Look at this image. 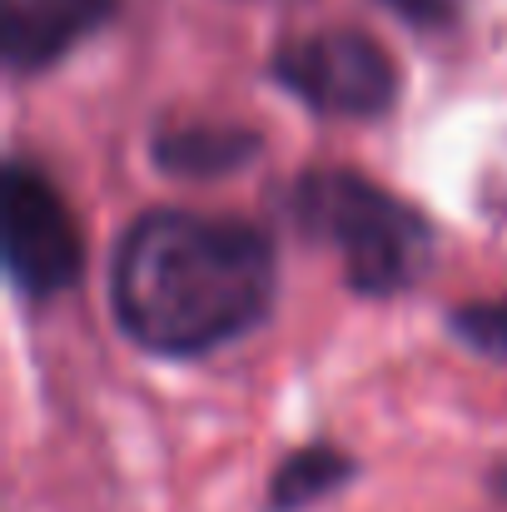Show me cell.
Instances as JSON below:
<instances>
[{"instance_id":"cell-1","label":"cell","mask_w":507,"mask_h":512,"mask_svg":"<svg viewBox=\"0 0 507 512\" xmlns=\"http://www.w3.org/2000/svg\"><path fill=\"white\" fill-rule=\"evenodd\" d=\"M115 319L155 353H209L254 329L274 299V249L259 229L155 209L115 254Z\"/></svg>"},{"instance_id":"cell-2","label":"cell","mask_w":507,"mask_h":512,"mask_svg":"<svg viewBox=\"0 0 507 512\" xmlns=\"http://www.w3.org/2000/svg\"><path fill=\"white\" fill-rule=\"evenodd\" d=\"M294 209L299 224L343 259L358 294L408 289L433 254L428 219L353 170H309L299 179Z\"/></svg>"},{"instance_id":"cell-3","label":"cell","mask_w":507,"mask_h":512,"mask_svg":"<svg viewBox=\"0 0 507 512\" xmlns=\"http://www.w3.org/2000/svg\"><path fill=\"white\" fill-rule=\"evenodd\" d=\"M274 75L304 105L324 115H363V120L388 110L398 90V75L383 45L358 30H319V35L289 40L274 55Z\"/></svg>"},{"instance_id":"cell-4","label":"cell","mask_w":507,"mask_h":512,"mask_svg":"<svg viewBox=\"0 0 507 512\" xmlns=\"http://www.w3.org/2000/svg\"><path fill=\"white\" fill-rule=\"evenodd\" d=\"M0 219H5V269L25 294H60L80 274V229L55 194V184L35 165L10 160L0 189Z\"/></svg>"},{"instance_id":"cell-5","label":"cell","mask_w":507,"mask_h":512,"mask_svg":"<svg viewBox=\"0 0 507 512\" xmlns=\"http://www.w3.org/2000/svg\"><path fill=\"white\" fill-rule=\"evenodd\" d=\"M115 0H0L10 70H45L110 20Z\"/></svg>"},{"instance_id":"cell-6","label":"cell","mask_w":507,"mask_h":512,"mask_svg":"<svg viewBox=\"0 0 507 512\" xmlns=\"http://www.w3.org/2000/svg\"><path fill=\"white\" fill-rule=\"evenodd\" d=\"M348 473H353V463L343 453H334V448H304V453H294V458L279 463V473L269 483V508L274 512L309 508L314 498L334 493Z\"/></svg>"},{"instance_id":"cell-7","label":"cell","mask_w":507,"mask_h":512,"mask_svg":"<svg viewBox=\"0 0 507 512\" xmlns=\"http://www.w3.org/2000/svg\"><path fill=\"white\" fill-rule=\"evenodd\" d=\"M249 135L239 130H184V135H165L155 145V160L179 174H219L239 165L249 155Z\"/></svg>"},{"instance_id":"cell-8","label":"cell","mask_w":507,"mask_h":512,"mask_svg":"<svg viewBox=\"0 0 507 512\" xmlns=\"http://www.w3.org/2000/svg\"><path fill=\"white\" fill-rule=\"evenodd\" d=\"M453 329L483 353H507V304H463Z\"/></svg>"},{"instance_id":"cell-9","label":"cell","mask_w":507,"mask_h":512,"mask_svg":"<svg viewBox=\"0 0 507 512\" xmlns=\"http://www.w3.org/2000/svg\"><path fill=\"white\" fill-rule=\"evenodd\" d=\"M403 15H413V20H438L443 15V0H393Z\"/></svg>"}]
</instances>
